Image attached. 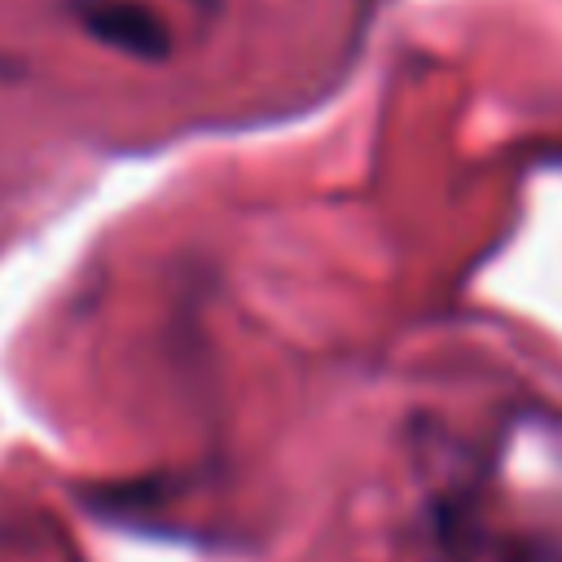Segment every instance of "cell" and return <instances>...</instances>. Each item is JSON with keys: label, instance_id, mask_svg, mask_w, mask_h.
Returning a JSON list of instances; mask_svg holds the SVG:
<instances>
[{"label": "cell", "instance_id": "1", "mask_svg": "<svg viewBox=\"0 0 562 562\" xmlns=\"http://www.w3.org/2000/svg\"><path fill=\"white\" fill-rule=\"evenodd\" d=\"M79 18L83 26L105 40V44H119L127 53H145V57H158L167 48V35H162V22L140 9V4H127V0H88L79 4Z\"/></svg>", "mask_w": 562, "mask_h": 562}]
</instances>
